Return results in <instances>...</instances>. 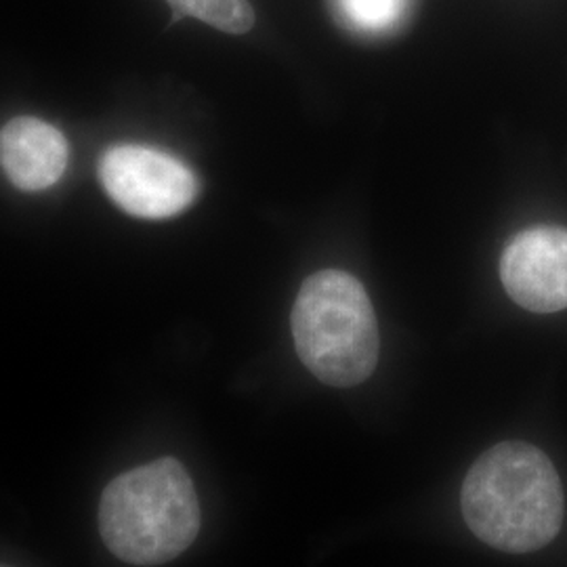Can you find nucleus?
Wrapping results in <instances>:
<instances>
[{
	"label": "nucleus",
	"mask_w": 567,
	"mask_h": 567,
	"mask_svg": "<svg viewBox=\"0 0 567 567\" xmlns=\"http://www.w3.org/2000/svg\"><path fill=\"white\" fill-rule=\"evenodd\" d=\"M334 7L349 28L364 34H383L404 21L408 0H334Z\"/></svg>",
	"instance_id": "obj_8"
},
{
	"label": "nucleus",
	"mask_w": 567,
	"mask_h": 567,
	"mask_svg": "<svg viewBox=\"0 0 567 567\" xmlns=\"http://www.w3.org/2000/svg\"><path fill=\"white\" fill-rule=\"evenodd\" d=\"M200 522L196 487L175 458L131 468L103 489V543L133 566L173 561L196 540Z\"/></svg>",
	"instance_id": "obj_2"
},
{
	"label": "nucleus",
	"mask_w": 567,
	"mask_h": 567,
	"mask_svg": "<svg viewBox=\"0 0 567 567\" xmlns=\"http://www.w3.org/2000/svg\"><path fill=\"white\" fill-rule=\"evenodd\" d=\"M461 508L489 547L529 553L547 547L564 522V489L547 454L526 442L486 450L466 473Z\"/></svg>",
	"instance_id": "obj_1"
},
{
	"label": "nucleus",
	"mask_w": 567,
	"mask_h": 567,
	"mask_svg": "<svg viewBox=\"0 0 567 567\" xmlns=\"http://www.w3.org/2000/svg\"><path fill=\"white\" fill-rule=\"evenodd\" d=\"M0 166L21 192H42L68 168V142L49 122L20 116L0 131Z\"/></svg>",
	"instance_id": "obj_6"
},
{
	"label": "nucleus",
	"mask_w": 567,
	"mask_h": 567,
	"mask_svg": "<svg viewBox=\"0 0 567 567\" xmlns=\"http://www.w3.org/2000/svg\"><path fill=\"white\" fill-rule=\"evenodd\" d=\"M100 179L124 213L142 219L175 217L198 196V179L182 161L143 145L107 150Z\"/></svg>",
	"instance_id": "obj_4"
},
{
	"label": "nucleus",
	"mask_w": 567,
	"mask_h": 567,
	"mask_svg": "<svg viewBox=\"0 0 567 567\" xmlns=\"http://www.w3.org/2000/svg\"><path fill=\"white\" fill-rule=\"evenodd\" d=\"M305 368L330 386L364 383L379 362V324L362 282L341 269L305 280L290 316Z\"/></svg>",
	"instance_id": "obj_3"
},
{
	"label": "nucleus",
	"mask_w": 567,
	"mask_h": 567,
	"mask_svg": "<svg viewBox=\"0 0 567 567\" xmlns=\"http://www.w3.org/2000/svg\"><path fill=\"white\" fill-rule=\"evenodd\" d=\"M183 18H196L227 34H246L255 25L248 0H168Z\"/></svg>",
	"instance_id": "obj_7"
},
{
	"label": "nucleus",
	"mask_w": 567,
	"mask_h": 567,
	"mask_svg": "<svg viewBox=\"0 0 567 567\" xmlns=\"http://www.w3.org/2000/svg\"><path fill=\"white\" fill-rule=\"evenodd\" d=\"M508 297L534 313L567 309V229L538 225L515 234L501 257Z\"/></svg>",
	"instance_id": "obj_5"
}]
</instances>
